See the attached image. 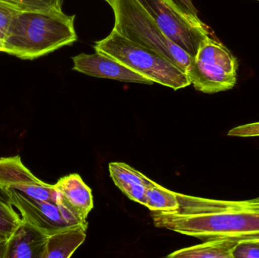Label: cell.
<instances>
[{
	"label": "cell",
	"instance_id": "cell-15",
	"mask_svg": "<svg viewBox=\"0 0 259 258\" xmlns=\"http://www.w3.org/2000/svg\"><path fill=\"white\" fill-rule=\"evenodd\" d=\"M144 205L151 212H170L178 209L179 201L177 192L153 182L146 189Z\"/></svg>",
	"mask_w": 259,
	"mask_h": 258
},
{
	"label": "cell",
	"instance_id": "cell-9",
	"mask_svg": "<svg viewBox=\"0 0 259 258\" xmlns=\"http://www.w3.org/2000/svg\"><path fill=\"white\" fill-rule=\"evenodd\" d=\"M73 70L98 78L110 79L128 83L152 85L153 82L130 69L114 58L96 51L94 54L81 53L72 57Z\"/></svg>",
	"mask_w": 259,
	"mask_h": 258
},
{
	"label": "cell",
	"instance_id": "cell-19",
	"mask_svg": "<svg viewBox=\"0 0 259 258\" xmlns=\"http://www.w3.org/2000/svg\"><path fill=\"white\" fill-rule=\"evenodd\" d=\"M232 254L233 258H259V241L237 242Z\"/></svg>",
	"mask_w": 259,
	"mask_h": 258
},
{
	"label": "cell",
	"instance_id": "cell-18",
	"mask_svg": "<svg viewBox=\"0 0 259 258\" xmlns=\"http://www.w3.org/2000/svg\"><path fill=\"white\" fill-rule=\"evenodd\" d=\"M24 10L62 11L63 0H6Z\"/></svg>",
	"mask_w": 259,
	"mask_h": 258
},
{
	"label": "cell",
	"instance_id": "cell-24",
	"mask_svg": "<svg viewBox=\"0 0 259 258\" xmlns=\"http://www.w3.org/2000/svg\"><path fill=\"white\" fill-rule=\"evenodd\" d=\"M105 1L107 2L108 3H109V6L112 7V6H113L114 3H115V0H105Z\"/></svg>",
	"mask_w": 259,
	"mask_h": 258
},
{
	"label": "cell",
	"instance_id": "cell-7",
	"mask_svg": "<svg viewBox=\"0 0 259 258\" xmlns=\"http://www.w3.org/2000/svg\"><path fill=\"white\" fill-rule=\"evenodd\" d=\"M0 186L39 201L59 204L62 199L54 185L47 184L35 177L19 156L0 158Z\"/></svg>",
	"mask_w": 259,
	"mask_h": 258
},
{
	"label": "cell",
	"instance_id": "cell-13",
	"mask_svg": "<svg viewBox=\"0 0 259 258\" xmlns=\"http://www.w3.org/2000/svg\"><path fill=\"white\" fill-rule=\"evenodd\" d=\"M88 224L68 226L49 235L44 258H68L86 239Z\"/></svg>",
	"mask_w": 259,
	"mask_h": 258
},
{
	"label": "cell",
	"instance_id": "cell-14",
	"mask_svg": "<svg viewBox=\"0 0 259 258\" xmlns=\"http://www.w3.org/2000/svg\"><path fill=\"white\" fill-rule=\"evenodd\" d=\"M237 242L228 239H208L199 245L175 251L167 257L233 258V250Z\"/></svg>",
	"mask_w": 259,
	"mask_h": 258
},
{
	"label": "cell",
	"instance_id": "cell-3",
	"mask_svg": "<svg viewBox=\"0 0 259 258\" xmlns=\"http://www.w3.org/2000/svg\"><path fill=\"white\" fill-rule=\"evenodd\" d=\"M114 28L124 37L155 51L186 73L193 57L172 41L137 0H115Z\"/></svg>",
	"mask_w": 259,
	"mask_h": 258
},
{
	"label": "cell",
	"instance_id": "cell-12",
	"mask_svg": "<svg viewBox=\"0 0 259 258\" xmlns=\"http://www.w3.org/2000/svg\"><path fill=\"white\" fill-rule=\"evenodd\" d=\"M109 170L117 187L130 199L144 205L146 189L153 181L122 162H112Z\"/></svg>",
	"mask_w": 259,
	"mask_h": 258
},
{
	"label": "cell",
	"instance_id": "cell-11",
	"mask_svg": "<svg viewBox=\"0 0 259 258\" xmlns=\"http://www.w3.org/2000/svg\"><path fill=\"white\" fill-rule=\"evenodd\" d=\"M55 188L62 195L65 203L80 217L87 221L90 212L94 209V198L91 188L83 181L77 174H70L62 177Z\"/></svg>",
	"mask_w": 259,
	"mask_h": 258
},
{
	"label": "cell",
	"instance_id": "cell-16",
	"mask_svg": "<svg viewBox=\"0 0 259 258\" xmlns=\"http://www.w3.org/2000/svg\"><path fill=\"white\" fill-rule=\"evenodd\" d=\"M21 221L12 204L0 201V235L10 237Z\"/></svg>",
	"mask_w": 259,
	"mask_h": 258
},
{
	"label": "cell",
	"instance_id": "cell-23",
	"mask_svg": "<svg viewBox=\"0 0 259 258\" xmlns=\"http://www.w3.org/2000/svg\"><path fill=\"white\" fill-rule=\"evenodd\" d=\"M0 201L7 203V204H11L7 192H6V191L4 189H3L1 186H0Z\"/></svg>",
	"mask_w": 259,
	"mask_h": 258
},
{
	"label": "cell",
	"instance_id": "cell-1",
	"mask_svg": "<svg viewBox=\"0 0 259 258\" xmlns=\"http://www.w3.org/2000/svg\"><path fill=\"white\" fill-rule=\"evenodd\" d=\"M179 207L152 212L153 224L202 240L259 241V197L225 201L178 193Z\"/></svg>",
	"mask_w": 259,
	"mask_h": 258
},
{
	"label": "cell",
	"instance_id": "cell-25",
	"mask_svg": "<svg viewBox=\"0 0 259 258\" xmlns=\"http://www.w3.org/2000/svg\"><path fill=\"white\" fill-rule=\"evenodd\" d=\"M258 1H259V0H258Z\"/></svg>",
	"mask_w": 259,
	"mask_h": 258
},
{
	"label": "cell",
	"instance_id": "cell-17",
	"mask_svg": "<svg viewBox=\"0 0 259 258\" xmlns=\"http://www.w3.org/2000/svg\"><path fill=\"white\" fill-rule=\"evenodd\" d=\"M21 10L24 9L14 3L0 0V51H3L5 38L11 21L14 15Z\"/></svg>",
	"mask_w": 259,
	"mask_h": 258
},
{
	"label": "cell",
	"instance_id": "cell-8",
	"mask_svg": "<svg viewBox=\"0 0 259 258\" xmlns=\"http://www.w3.org/2000/svg\"><path fill=\"white\" fill-rule=\"evenodd\" d=\"M9 201L19 212L21 219L50 235L68 227L64 215L62 202L59 204L39 201L25 196L12 189H6Z\"/></svg>",
	"mask_w": 259,
	"mask_h": 258
},
{
	"label": "cell",
	"instance_id": "cell-2",
	"mask_svg": "<svg viewBox=\"0 0 259 258\" xmlns=\"http://www.w3.org/2000/svg\"><path fill=\"white\" fill-rule=\"evenodd\" d=\"M75 15L63 11L21 10L11 21L3 53L33 60L77 40Z\"/></svg>",
	"mask_w": 259,
	"mask_h": 258
},
{
	"label": "cell",
	"instance_id": "cell-5",
	"mask_svg": "<svg viewBox=\"0 0 259 258\" xmlns=\"http://www.w3.org/2000/svg\"><path fill=\"white\" fill-rule=\"evenodd\" d=\"M237 68V59L231 51L208 36L199 45L186 74L196 90L213 94L235 86Z\"/></svg>",
	"mask_w": 259,
	"mask_h": 258
},
{
	"label": "cell",
	"instance_id": "cell-10",
	"mask_svg": "<svg viewBox=\"0 0 259 258\" xmlns=\"http://www.w3.org/2000/svg\"><path fill=\"white\" fill-rule=\"evenodd\" d=\"M48 235L22 220L8 239L5 258H44Z\"/></svg>",
	"mask_w": 259,
	"mask_h": 258
},
{
	"label": "cell",
	"instance_id": "cell-20",
	"mask_svg": "<svg viewBox=\"0 0 259 258\" xmlns=\"http://www.w3.org/2000/svg\"><path fill=\"white\" fill-rule=\"evenodd\" d=\"M228 136L232 137H258L259 122L251 123L234 127L228 132Z\"/></svg>",
	"mask_w": 259,
	"mask_h": 258
},
{
	"label": "cell",
	"instance_id": "cell-22",
	"mask_svg": "<svg viewBox=\"0 0 259 258\" xmlns=\"http://www.w3.org/2000/svg\"><path fill=\"white\" fill-rule=\"evenodd\" d=\"M8 239H9V238L3 236V235H0V258H5Z\"/></svg>",
	"mask_w": 259,
	"mask_h": 258
},
{
	"label": "cell",
	"instance_id": "cell-6",
	"mask_svg": "<svg viewBox=\"0 0 259 258\" xmlns=\"http://www.w3.org/2000/svg\"><path fill=\"white\" fill-rule=\"evenodd\" d=\"M163 32L192 57L209 36L207 26L186 13L172 0H137Z\"/></svg>",
	"mask_w": 259,
	"mask_h": 258
},
{
	"label": "cell",
	"instance_id": "cell-4",
	"mask_svg": "<svg viewBox=\"0 0 259 258\" xmlns=\"http://www.w3.org/2000/svg\"><path fill=\"white\" fill-rule=\"evenodd\" d=\"M94 48L114 58L153 83L174 90L191 85L187 74L175 64L155 51L130 40L115 29L105 39L96 42Z\"/></svg>",
	"mask_w": 259,
	"mask_h": 258
},
{
	"label": "cell",
	"instance_id": "cell-21",
	"mask_svg": "<svg viewBox=\"0 0 259 258\" xmlns=\"http://www.w3.org/2000/svg\"><path fill=\"white\" fill-rule=\"evenodd\" d=\"M172 1L175 2L186 13L195 18H199L197 9L195 7L192 0H172Z\"/></svg>",
	"mask_w": 259,
	"mask_h": 258
}]
</instances>
